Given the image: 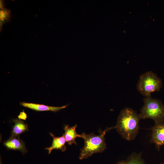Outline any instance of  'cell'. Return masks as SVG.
Masks as SVG:
<instances>
[{
	"label": "cell",
	"instance_id": "1",
	"mask_svg": "<svg viewBox=\"0 0 164 164\" xmlns=\"http://www.w3.org/2000/svg\"><path fill=\"white\" fill-rule=\"evenodd\" d=\"M140 119L136 111L125 107L121 111L114 129L124 139L128 141L133 140L138 133Z\"/></svg>",
	"mask_w": 164,
	"mask_h": 164
},
{
	"label": "cell",
	"instance_id": "2",
	"mask_svg": "<svg viewBox=\"0 0 164 164\" xmlns=\"http://www.w3.org/2000/svg\"><path fill=\"white\" fill-rule=\"evenodd\" d=\"M112 129H114V127H107L104 131L100 130L98 131L100 133L99 135H95L93 133L87 134L83 132L81 134V138L84 141V145L80 149L79 159H86L94 153L104 152L107 148L105 135L107 132Z\"/></svg>",
	"mask_w": 164,
	"mask_h": 164
},
{
	"label": "cell",
	"instance_id": "3",
	"mask_svg": "<svg viewBox=\"0 0 164 164\" xmlns=\"http://www.w3.org/2000/svg\"><path fill=\"white\" fill-rule=\"evenodd\" d=\"M143 101L139 114L141 119H151L155 123L164 120V105L161 101L151 96L145 97Z\"/></svg>",
	"mask_w": 164,
	"mask_h": 164
},
{
	"label": "cell",
	"instance_id": "4",
	"mask_svg": "<svg viewBox=\"0 0 164 164\" xmlns=\"http://www.w3.org/2000/svg\"><path fill=\"white\" fill-rule=\"evenodd\" d=\"M162 81L152 71L140 75L137 85L138 90L145 97L150 96L151 93L159 91L162 87Z\"/></svg>",
	"mask_w": 164,
	"mask_h": 164
},
{
	"label": "cell",
	"instance_id": "5",
	"mask_svg": "<svg viewBox=\"0 0 164 164\" xmlns=\"http://www.w3.org/2000/svg\"><path fill=\"white\" fill-rule=\"evenodd\" d=\"M152 130L150 142L155 144L159 151L161 146L164 145V120L155 123Z\"/></svg>",
	"mask_w": 164,
	"mask_h": 164
},
{
	"label": "cell",
	"instance_id": "6",
	"mask_svg": "<svg viewBox=\"0 0 164 164\" xmlns=\"http://www.w3.org/2000/svg\"><path fill=\"white\" fill-rule=\"evenodd\" d=\"M3 144L9 149L19 150L23 154L27 152L25 143L20 139L19 136H11Z\"/></svg>",
	"mask_w": 164,
	"mask_h": 164
},
{
	"label": "cell",
	"instance_id": "7",
	"mask_svg": "<svg viewBox=\"0 0 164 164\" xmlns=\"http://www.w3.org/2000/svg\"><path fill=\"white\" fill-rule=\"evenodd\" d=\"M20 104L22 106L30 108L36 111H50L57 112L66 108L68 104L61 107H52L48 106L32 103L21 102Z\"/></svg>",
	"mask_w": 164,
	"mask_h": 164
},
{
	"label": "cell",
	"instance_id": "8",
	"mask_svg": "<svg viewBox=\"0 0 164 164\" xmlns=\"http://www.w3.org/2000/svg\"><path fill=\"white\" fill-rule=\"evenodd\" d=\"M77 127V125L76 124L72 127H69L68 125H66L64 126V129L65 132L63 134L66 142L68 144L71 145L73 144L77 145L75 141V139L77 138H81V135L78 134L76 131V128Z\"/></svg>",
	"mask_w": 164,
	"mask_h": 164
},
{
	"label": "cell",
	"instance_id": "9",
	"mask_svg": "<svg viewBox=\"0 0 164 164\" xmlns=\"http://www.w3.org/2000/svg\"><path fill=\"white\" fill-rule=\"evenodd\" d=\"M50 134L53 137L52 144L50 147L45 149L48 150V154H50L54 149L60 150L62 152L65 151L66 150L65 145L66 141L64 136L62 135L61 137H56L52 133H50Z\"/></svg>",
	"mask_w": 164,
	"mask_h": 164
},
{
	"label": "cell",
	"instance_id": "10",
	"mask_svg": "<svg viewBox=\"0 0 164 164\" xmlns=\"http://www.w3.org/2000/svg\"><path fill=\"white\" fill-rule=\"evenodd\" d=\"M15 123L11 132V136H18L20 134L28 130L27 124L19 119L16 118L13 120Z\"/></svg>",
	"mask_w": 164,
	"mask_h": 164
},
{
	"label": "cell",
	"instance_id": "11",
	"mask_svg": "<svg viewBox=\"0 0 164 164\" xmlns=\"http://www.w3.org/2000/svg\"><path fill=\"white\" fill-rule=\"evenodd\" d=\"M126 164H145L142 158L141 153H132L125 160Z\"/></svg>",
	"mask_w": 164,
	"mask_h": 164
},
{
	"label": "cell",
	"instance_id": "12",
	"mask_svg": "<svg viewBox=\"0 0 164 164\" xmlns=\"http://www.w3.org/2000/svg\"><path fill=\"white\" fill-rule=\"evenodd\" d=\"M19 118H22L25 120L26 118V116L25 113L23 112L21 113L20 115L19 116Z\"/></svg>",
	"mask_w": 164,
	"mask_h": 164
},
{
	"label": "cell",
	"instance_id": "13",
	"mask_svg": "<svg viewBox=\"0 0 164 164\" xmlns=\"http://www.w3.org/2000/svg\"><path fill=\"white\" fill-rule=\"evenodd\" d=\"M117 164H126L125 161L122 160L118 162Z\"/></svg>",
	"mask_w": 164,
	"mask_h": 164
},
{
	"label": "cell",
	"instance_id": "14",
	"mask_svg": "<svg viewBox=\"0 0 164 164\" xmlns=\"http://www.w3.org/2000/svg\"><path fill=\"white\" fill-rule=\"evenodd\" d=\"M160 164H164V162L161 163Z\"/></svg>",
	"mask_w": 164,
	"mask_h": 164
}]
</instances>
